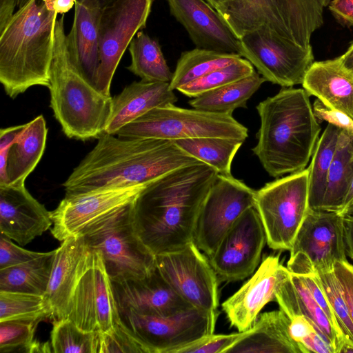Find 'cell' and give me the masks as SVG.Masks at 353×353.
Returning a JSON list of instances; mask_svg holds the SVG:
<instances>
[{"mask_svg":"<svg viewBox=\"0 0 353 353\" xmlns=\"http://www.w3.org/2000/svg\"><path fill=\"white\" fill-rule=\"evenodd\" d=\"M353 323V265L347 260L338 261L333 267Z\"/></svg>","mask_w":353,"mask_h":353,"instance_id":"cell-47","label":"cell"},{"mask_svg":"<svg viewBox=\"0 0 353 353\" xmlns=\"http://www.w3.org/2000/svg\"><path fill=\"white\" fill-rule=\"evenodd\" d=\"M8 236H0V269L14 266L42 256L44 252H37L22 248Z\"/></svg>","mask_w":353,"mask_h":353,"instance_id":"cell-44","label":"cell"},{"mask_svg":"<svg viewBox=\"0 0 353 353\" xmlns=\"http://www.w3.org/2000/svg\"><path fill=\"white\" fill-rule=\"evenodd\" d=\"M95 1H97L100 4V6L101 7H104V6L110 4L114 0H95Z\"/></svg>","mask_w":353,"mask_h":353,"instance_id":"cell-57","label":"cell"},{"mask_svg":"<svg viewBox=\"0 0 353 353\" xmlns=\"http://www.w3.org/2000/svg\"><path fill=\"white\" fill-rule=\"evenodd\" d=\"M135 352L150 353L147 347L121 321L117 320L112 327L100 333L99 353Z\"/></svg>","mask_w":353,"mask_h":353,"instance_id":"cell-42","label":"cell"},{"mask_svg":"<svg viewBox=\"0 0 353 353\" xmlns=\"http://www.w3.org/2000/svg\"><path fill=\"white\" fill-rule=\"evenodd\" d=\"M64 17L57 20L50 68V107L70 139H98L109 120L112 97L101 92L72 59L66 44Z\"/></svg>","mask_w":353,"mask_h":353,"instance_id":"cell-5","label":"cell"},{"mask_svg":"<svg viewBox=\"0 0 353 353\" xmlns=\"http://www.w3.org/2000/svg\"><path fill=\"white\" fill-rule=\"evenodd\" d=\"M123 324L150 353H175L179 348L214 333L217 314L193 307L168 316L133 311L119 312Z\"/></svg>","mask_w":353,"mask_h":353,"instance_id":"cell-12","label":"cell"},{"mask_svg":"<svg viewBox=\"0 0 353 353\" xmlns=\"http://www.w3.org/2000/svg\"><path fill=\"white\" fill-rule=\"evenodd\" d=\"M312 109L319 122L327 121L353 136V119L346 114L327 106L319 99L314 103Z\"/></svg>","mask_w":353,"mask_h":353,"instance_id":"cell-45","label":"cell"},{"mask_svg":"<svg viewBox=\"0 0 353 353\" xmlns=\"http://www.w3.org/2000/svg\"><path fill=\"white\" fill-rule=\"evenodd\" d=\"M353 174V136L341 130L331 163L321 211L339 212Z\"/></svg>","mask_w":353,"mask_h":353,"instance_id":"cell-31","label":"cell"},{"mask_svg":"<svg viewBox=\"0 0 353 353\" xmlns=\"http://www.w3.org/2000/svg\"><path fill=\"white\" fill-rule=\"evenodd\" d=\"M24 0H18L17 8H19L23 5Z\"/></svg>","mask_w":353,"mask_h":353,"instance_id":"cell-58","label":"cell"},{"mask_svg":"<svg viewBox=\"0 0 353 353\" xmlns=\"http://www.w3.org/2000/svg\"><path fill=\"white\" fill-rule=\"evenodd\" d=\"M47 134L48 128L43 115L24 124L9 150L7 165L9 185H25L26 178L43 154Z\"/></svg>","mask_w":353,"mask_h":353,"instance_id":"cell-29","label":"cell"},{"mask_svg":"<svg viewBox=\"0 0 353 353\" xmlns=\"http://www.w3.org/2000/svg\"><path fill=\"white\" fill-rule=\"evenodd\" d=\"M289 273L279 256L265 258L252 277L222 303L231 326L239 332L251 328L263 307L276 301V292Z\"/></svg>","mask_w":353,"mask_h":353,"instance_id":"cell-19","label":"cell"},{"mask_svg":"<svg viewBox=\"0 0 353 353\" xmlns=\"http://www.w3.org/2000/svg\"><path fill=\"white\" fill-rule=\"evenodd\" d=\"M316 274L345 341L353 345V323L333 268Z\"/></svg>","mask_w":353,"mask_h":353,"instance_id":"cell-40","label":"cell"},{"mask_svg":"<svg viewBox=\"0 0 353 353\" xmlns=\"http://www.w3.org/2000/svg\"><path fill=\"white\" fill-rule=\"evenodd\" d=\"M61 242L55 250L49 282L43 294L49 318L54 321L65 319L89 250L81 235Z\"/></svg>","mask_w":353,"mask_h":353,"instance_id":"cell-23","label":"cell"},{"mask_svg":"<svg viewBox=\"0 0 353 353\" xmlns=\"http://www.w3.org/2000/svg\"><path fill=\"white\" fill-rule=\"evenodd\" d=\"M52 224L50 212L31 195L25 185H0L1 234L24 246Z\"/></svg>","mask_w":353,"mask_h":353,"instance_id":"cell-21","label":"cell"},{"mask_svg":"<svg viewBox=\"0 0 353 353\" xmlns=\"http://www.w3.org/2000/svg\"><path fill=\"white\" fill-rule=\"evenodd\" d=\"M308 168L266 183L256 192L255 208L268 246L290 250L309 210Z\"/></svg>","mask_w":353,"mask_h":353,"instance_id":"cell-9","label":"cell"},{"mask_svg":"<svg viewBox=\"0 0 353 353\" xmlns=\"http://www.w3.org/2000/svg\"><path fill=\"white\" fill-rule=\"evenodd\" d=\"M289 325L290 318L281 309L263 312L227 353H302Z\"/></svg>","mask_w":353,"mask_h":353,"instance_id":"cell-27","label":"cell"},{"mask_svg":"<svg viewBox=\"0 0 353 353\" xmlns=\"http://www.w3.org/2000/svg\"><path fill=\"white\" fill-rule=\"evenodd\" d=\"M343 232L346 253L353 261V214L343 216Z\"/></svg>","mask_w":353,"mask_h":353,"instance_id":"cell-51","label":"cell"},{"mask_svg":"<svg viewBox=\"0 0 353 353\" xmlns=\"http://www.w3.org/2000/svg\"><path fill=\"white\" fill-rule=\"evenodd\" d=\"M339 57L343 65L353 72V43L350 45L346 52Z\"/></svg>","mask_w":353,"mask_h":353,"instance_id":"cell-55","label":"cell"},{"mask_svg":"<svg viewBox=\"0 0 353 353\" xmlns=\"http://www.w3.org/2000/svg\"><path fill=\"white\" fill-rule=\"evenodd\" d=\"M47 8L56 13L63 14L69 12L77 0H43Z\"/></svg>","mask_w":353,"mask_h":353,"instance_id":"cell-53","label":"cell"},{"mask_svg":"<svg viewBox=\"0 0 353 353\" xmlns=\"http://www.w3.org/2000/svg\"><path fill=\"white\" fill-rule=\"evenodd\" d=\"M218 172L201 161L175 169L148 183L132 203L138 236L155 256L194 241L199 214Z\"/></svg>","mask_w":353,"mask_h":353,"instance_id":"cell-1","label":"cell"},{"mask_svg":"<svg viewBox=\"0 0 353 353\" xmlns=\"http://www.w3.org/2000/svg\"><path fill=\"white\" fill-rule=\"evenodd\" d=\"M171 14L185 28L196 48L241 57L240 38L204 0H167Z\"/></svg>","mask_w":353,"mask_h":353,"instance_id":"cell-20","label":"cell"},{"mask_svg":"<svg viewBox=\"0 0 353 353\" xmlns=\"http://www.w3.org/2000/svg\"><path fill=\"white\" fill-rule=\"evenodd\" d=\"M289 330L291 337L299 345L301 350V344L305 339L314 331L319 332L314 324L303 316H294L290 318Z\"/></svg>","mask_w":353,"mask_h":353,"instance_id":"cell-48","label":"cell"},{"mask_svg":"<svg viewBox=\"0 0 353 353\" xmlns=\"http://www.w3.org/2000/svg\"><path fill=\"white\" fill-rule=\"evenodd\" d=\"M146 185L65 194L57 208L50 212L52 236L59 241L81 236L95 222L133 201Z\"/></svg>","mask_w":353,"mask_h":353,"instance_id":"cell-18","label":"cell"},{"mask_svg":"<svg viewBox=\"0 0 353 353\" xmlns=\"http://www.w3.org/2000/svg\"><path fill=\"white\" fill-rule=\"evenodd\" d=\"M254 71V66L249 61L240 57L230 65L179 87L177 90L188 97L194 98L208 91L248 77Z\"/></svg>","mask_w":353,"mask_h":353,"instance_id":"cell-39","label":"cell"},{"mask_svg":"<svg viewBox=\"0 0 353 353\" xmlns=\"http://www.w3.org/2000/svg\"><path fill=\"white\" fill-rule=\"evenodd\" d=\"M73 23L66 34L69 54L95 86L100 64L99 23L102 7L95 0H77Z\"/></svg>","mask_w":353,"mask_h":353,"instance_id":"cell-24","label":"cell"},{"mask_svg":"<svg viewBox=\"0 0 353 353\" xmlns=\"http://www.w3.org/2000/svg\"><path fill=\"white\" fill-rule=\"evenodd\" d=\"M353 214V207H352V208L351 209V210H350V212L349 214Z\"/></svg>","mask_w":353,"mask_h":353,"instance_id":"cell-59","label":"cell"},{"mask_svg":"<svg viewBox=\"0 0 353 353\" xmlns=\"http://www.w3.org/2000/svg\"><path fill=\"white\" fill-rule=\"evenodd\" d=\"M341 129L327 123L319 139L308 167L309 208L321 210L327 176L336 148Z\"/></svg>","mask_w":353,"mask_h":353,"instance_id":"cell-33","label":"cell"},{"mask_svg":"<svg viewBox=\"0 0 353 353\" xmlns=\"http://www.w3.org/2000/svg\"><path fill=\"white\" fill-rule=\"evenodd\" d=\"M54 254L55 250L25 263L0 269V290L43 295Z\"/></svg>","mask_w":353,"mask_h":353,"instance_id":"cell-32","label":"cell"},{"mask_svg":"<svg viewBox=\"0 0 353 353\" xmlns=\"http://www.w3.org/2000/svg\"><path fill=\"white\" fill-rule=\"evenodd\" d=\"M18 0H0V31L7 25L14 14Z\"/></svg>","mask_w":353,"mask_h":353,"instance_id":"cell-52","label":"cell"},{"mask_svg":"<svg viewBox=\"0 0 353 353\" xmlns=\"http://www.w3.org/2000/svg\"><path fill=\"white\" fill-rule=\"evenodd\" d=\"M328 7L340 23L353 26V0H331Z\"/></svg>","mask_w":353,"mask_h":353,"instance_id":"cell-49","label":"cell"},{"mask_svg":"<svg viewBox=\"0 0 353 353\" xmlns=\"http://www.w3.org/2000/svg\"><path fill=\"white\" fill-rule=\"evenodd\" d=\"M51 346L56 353H99L100 332L81 329L68 319L53 321Z\"/></svg>","mask_w":353,"mask_h":353,"instance_id":"cell-37","label":"cell"},{"mask_svg":"<svg viewBox=\"0 0 353 353\" xmlns=\"http://www.w3.org/2000/svg\"><path fill=\"white\" fill-rule=\"evenodd\" d=\"M131 63L127 69L141 80L170 82L173 73L167 64L157 40L142 30L139 31L129 45Z\"/></svg>","mask_w":353,"mask_h":353,"instance_id":"cell-34","label":"cell"},{"mask_svg":"<svg viewBox=\"0 0 353 353\" xmlns=\"http://www.w3.org/2000/svg\"><path fill=\"white\" fill-rule=\"evenodd\" d=\"M115 134L126 138H154L174 141L207 137L245 141L248 128L230 114L170 105L152 109Z\"/></svg>","mask_w":353,"mask_h":353,"instance_id":"cell-8","label":"cell"},{"mask_svg":"<svg viewBox=\"0 0 353 353\" xmlns=\"http://www.w3.org/2000/svg\"><path fill=\"white\" fill-rule=\"evenodd\" d=\"M241 57L239 54L222 53L196 48L181 53L170 82V88L179 87L198 79L216 69L225 67Z\"/></svg>","mask_w":353,"mask_h":353,"instance_id":"cell-36","label":"cell"},{"mask_svg":"<svg viewBox=\"0 0 353 353\" xmlns=\"http://www.w3.org/2000/svg\"><path fill=\"white\" fill-rule=\"evenodd\" d=\"M265 81L254 71L248 77L192 98L189 104L196 110L232 115L236 109L247 108L248 101Z\"/></svg>","mask_w":353,"mask_h":353,"instance_id":"cell-30","label":"cell"},{"mask_svg":"<svg viewBox=\"0 0 353 353\" xmlns=\"http://www.w3.org/2000/svg\"><path fill=\"white\" fill-rule=\"evenodd\" d=\"M39 321H9L0 322V352H29Z\"/></svg>","mask_w":353,"mask_h":353,"instance_id":"cell-41","label":"cell"},{"mask_svg":"<svg viewBox=\"0 0 353 353\" xmlns=\"http://www.w3.org/2000/svg\"><path fill=\"white\" fill-rule=\"evenodd\" d=\"M112 286L119 312L168 316L192 307L172 289L157 266L144 278L112 282Z\"/></svg>","mask_w":353,"mask_h":353,"instance_id":"cell-22","label":"cell"},{"mask_svg":"<svg viewBox=\"0 0 353 353\" xmlns=\"http://www.w3.org/2000/svg\"><path fill=\"white\" fill-rule=\"evenodd\" d=\"M45 318H49V312L43 295L0 290V322Z\"/></svg>","mask_w":353,"mask_h":353,"instance_id":"cell-38","label":"cell"},{"mask_svg":"<svg viewBox=\"0 0 353 353\" xmlns=\"http://www.w3.org/2000/svg\"><path fill=\"white\" fill-rule=\"evenodd\" d=\"M260 128L252 148L268 174L279 178L305 169L321 126L303 88H283L256 107Z\"/></svg>","mask_w":353,"mask_h":353,"instance_id":"cell-3","label":"cell"},{"mask_svg":"<svg viewBox=\"0 0 353 353\" xmlns=\"http://www.w3.org/2000/svg\"><path fill=\"white\" fill-rule=\"evenodd\" d=\"M176 101L169 82L134 81L112 97V111L104 133L115 134L152 109L174 105Z\"/></svg>","mask_w":353,"mask_h":353,"instance_id":"cell-25","label":"cell"},{"mask_svg":"<svg viewBox=\"0 0 353 353\" xmlns=\"http://www.w3.org/2000/svg\"><path fill=\"white\" fill-rule=\"evenodd\" d=\"M133 201L95 222L81 234L90 249L101 253L112 282L140 279L156 268V256L134 230Z\"/></svg>","mask_w":353,"mask_h":353,"instance_id":"cell-7","label":"cell"},{"mask_svg":"<svg viewBox=\"0 0 353 353\" xmlns=\"http://www.w3.org/2000/svg\"><path fill=\"white\" fill-rule=\"evenodd\" d=\"M23 127L24 124L1 128L0 130V149L11 146Z\"/></svg>","mask_w":353,"mask_h":353,"instance_id":"cell-50","label":"cell"},{"mask_svg":"<svg viewBox=\"0 0 353 353\" xmlns=\"http://www.w3.org/2000/svg\"><path fill=\"white\" fill-rule=\"evenodd\" d=\"M65 319L85 331L100 333L119 319L112 281L98 250L89 248Z\"/></svg>","mask_w":353,"mask_h":353,"instance_id":"cell-15","label":"cell"},{"mask_svg":"<svg viewBox=\"0 0 353 353\" xmlns=\"http://www.w3.org/2000/svg\"><path fill=\"white\" fill-rule=\"evenodd\" d=\"M265 243L263 225L252 206L239 216L208 257L219 281H234L253 274Z\"/></svg>","mask_w":353,"mask_h":353,"instance_id":"cell-17","label":"cell"},{"mask_svg":"<svg viewBox=\"0 0 353 353\" xmlns=\"http://www.w3.org/2000/svg\"><path fill=\"white\" fill-rule=\"evenodd\" d=\"M246 331L229 334L207 335L177 350L175 353H227Z\"/></svg>","mask_w":353,"mask_h":353,"instance_id":"cell-43","label":"cell"},{"mask_svg":"<svg viewBox=\"0 0 353 353\" xmlns=\"http://www.w3.org/2000/svg\"><path fill=\"white\" fill-rule=\"evenodd\" d=\"M226 0H207V1L215 9L218 6Z\"/></svg>","mask_w":353,"mask_h":353,"instance_id":"cell-56","label":"cell"},{"mask_svg":"<svg viewBox=\"0 0 353 353\" xmlns=\"http://www.w3.org/2000/svg\"><path fill=\"white\" fill-rule=\"evenodd\" d=\"M57 15L43 0H28L0 31V82L11 99L49 88Z\"/></svg>","mask_w":353,"mask_h":353,"instance_id":"cell-4","label":"cell"},{"mask_svg":"<svg viewBox=\"0 0 353 353\" xmlns=\"http://www.w3.org/2000/svg\"><path fill=\"white\" fill-rule=\"evenodd\" d=\"M184 151L213 168L219 174L231 176V164L244 142L223 137H199L175 141Z\"/></svg>","mask_w":353,"mask_h":353,"instance_id":"cell-35","label":"cell"},{"mask_svg":"<svg viewBox=\"0 0 353 353\" xmlns=\"http://www.w3.org/2000/svg\"><path fill=\"white\" fill-rule=\"evenodd\" d=\"M290 252L287 268L296 274L330 270L347 261L343 216L309 208Z\"/></svg>","mask_w":353,"mask_h":353,"instance_id":"cell-11","label":"cell"},{"mask_svg":"<svg viewBox=\"0 0 353 353\" xmlns=\"http://www.w3.org/2000/svg\"><path fill=\"white\" fill-rule=\"evenodd\" d=\"M62 184L65 194L143 185L175 169L200 162L174 141L103 134Z\"/></svg>","mask_w":353,"mask_h":353,"instance_id":"cell-2","label":"cell"},{"mask_svg":"<svg viewBox=\"0 0 353 353\" xmlns=\"http://www.w3.org/2000/svg\"><path fill=\"white\" fill-rule=\"evenodd\" d=\"M331 0H226L215 10L238 37L262 26L304 48L323 23Z\"/></svg>","mask_w":353,"mask_h":353,"instance_id":"cell-6","label":"cell"},{"mask_svg":"<svg viewBox=\"0 0 353 353\" xmlns=\"http://www.w3.org/2000/svg\"><path fill=\"white\" fill-rule=\"evenodd\" d=\"M154 0H114L102 7L99 23V68L97 88L111 97L117 68L136 34L145 28Z\"/></svg>","mask_w":353,"mask_h":353,"instance_id":"cell-13","label":"cell"},{"mask_svg":"<svg viewBox=\"0 0 353 353\" xmlns=\"http://www.w3.org/2000/svg\"><path fill=\"white\" fill-rule=\"evenodd\" d=\"M301 85L309 95L353 119V72L343 65L339 57L314 61Z\"/></svg>","mask_w":353,"mask_h":353,"instance_id":"cell-26","label":"cell"},{"mask_svg":"<svg viewBox=\"0 0 353 353\" xmlns=\"http://www.w3.org/2000/svg\"><path fill=\"white\" fill-rule=\"evenodd\" d=\"M156 266L192 307L217 314L219 279L209 259L194 241L180 250L156 255Z\"/></svg>","mask_w":353,"mask_h":353,"instance_id":"cell-16","label":"cell"},{"mask_svg":"<svg viewBox=\"0 0 353 353\" xmlns=\"http://www.w3.org/2000/svg\"><path fill=\"white\" fill-rule=\"evenodd\" d=\"M353 207V174L350 183L347 193L341 210L338 212L342 216L349 214Z\"/></svg>","mask_w":353,"mask_h":353,"instance_id":"cell-54","label":"cell"},{"mask_svg":"<svg viewBox=\"0 0 353 353\" xmlns=\"http://www.w3.org/2000/svg\"><path fill=\"white\" fill-rule=\"evenodd\" d=\"M298 275L300 276L303 282L305 283V286L310 291L312 297L323 309L333 327L338 332V333L344 339L343 335L339 327L337 321L335 318L332 309L330 305L328 299L321 285L316 273Z\"/></svg>","mask_w":353,"mask_h":353,"instance_id":"cell-46","label":"cell"},{"mask_svg":"<svg viewBox=\"0 0 353 353\" xmlns=\"http://www.w3.org/2000/svg\"><path fill=\"white\" fill-rule=\"evenodd\" d=\"M276 302L289 318L303 316L310 320L332 346L334 352L339 353L346 341L333 327L298 274L290 272L276 292Z\"/></svg>","mask_w":353,"mask_h":353,"instance_id":"cell-28","label":"cell"},{"mask_svg":"<svg viewBox=\"0 0 353 353\" xmlns=\"http://www.w3.org/2000/svg\"><path fill=\"white\" fill-rule=\"evenodd\" d=\"M256 190L232 175L218 174L198 216L194 243L208 257L239 216L255 205Z\"/></svg>","mask_w":353,"mask_h":353,"instance_id":"cell-14","label":"cell"},{"mask_svg":"<svg viewBox=\"0 0 353 353\" xmlns=\"http://www.w3.org/2000/svg\"><path fill=\"white\" fill-rule=\"evenodd\" d=\"M241 56L265 81L283 88L302 84L314 62L312 47L304 48L262 26L241 38Z\"/></svg>","mask_w":353,"mask_h":353,"instance_id":"cell-10","label":"cell"}]
</instances>
